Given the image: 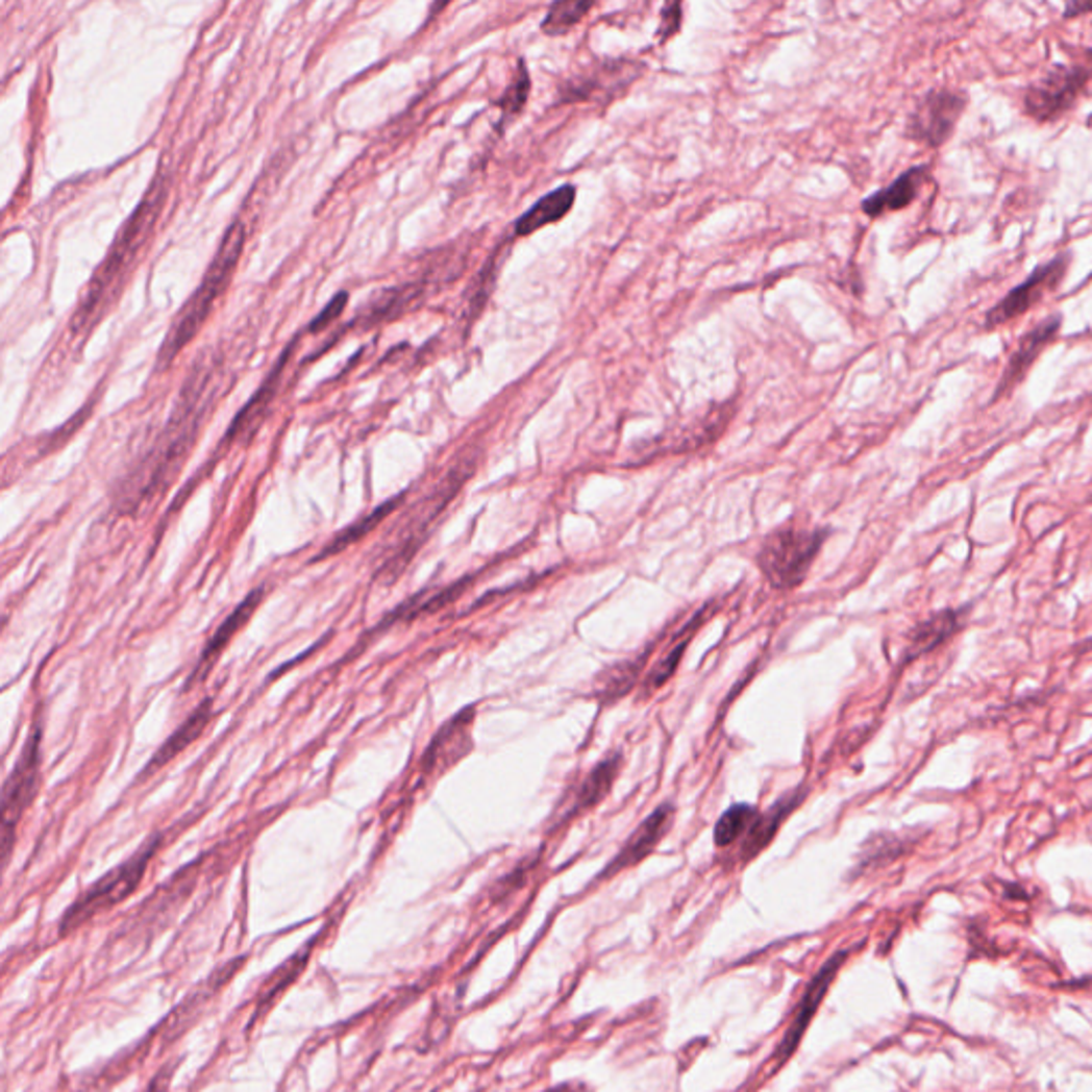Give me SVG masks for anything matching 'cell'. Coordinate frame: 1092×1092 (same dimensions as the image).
<instances>
[{
  "label": "cell",
  "instance_id": "7",
  "mask_svg": "<svg viewBox=\"0 0 1092 1092\" xmlns=\"http://www.w3.org/2000/svg\"><path fill=\"white\" fill-rule=\"evenodd\" d=\"M41 735L43 727L41 721L34 719L30 725L28 739L20 751V758L9 772L3 786V845H5V862L11 855L16 828L20 819L32 804L39 788L41 777Z\"/></svg>",
  "mask_w": 1092,
  "mask_h": 1092
},
{
  "label": "cell",
  "instance_id": "22",
  "mask_svg": "<svg viewBox=\"0 0 1092 1092\" xmlns=\"http://www.w3.org/2000/svg\"><path fill=\"white\" fill-rule=\"evenodd\" d=\"M291 352H293V348H289V350L280 356L276 370H273V372L269 374V378L260 384V389L256 391V395H254V397L244 405L242 413H240V415L235 417V421L231 423V429H229V433H226L224 444H229V442L240 440V438H248V436L254 433V429H258V423L263 421V417H265V413H267L269 401L273 399V395H276V391H278L280 374H282V370H284V366H287V361H289V354H291Z\"/></svg>",
  "mask_w": 1092,
  "mask_h": 1092
},
{
  "label": "cell",
  "instance_id": "18",
  "mask_svg": "<svg viewBox=\"0 0 1092 1092\" xmlns=\"http://www.w3.org/2000/svg\"><path fill=\"white\" fill-rule=\"evenodd\" d=\"M263 598H265V587H256V589H252L250 594H248V596H246V598H244V600L233 609V613H231L229 617H226V619L222 621V625L212 634V639L207 641V645H205V649L201 651V657H199V662H197V666H195V670H193L191 686H193V682L203 680V678L207 676V672H209V668L216 664L218 655L226 649V645L231 643L233 636H235V634H238V631H240V629L250 621V617H252V615L256 613V609L260 606Z\"/></svg>",
  "mask_w": 1092,
  "mask_h": 1092
},
{
  "label": "cell",
  "instance_id": "32",
  "mask_svg": "<svg viewBox=\"0 0 1092 1092\" xmlns=\"http://www.w3.org/2000/svg\"><path fill=\"white\" fill-rule=\"evenodd\" d=\"M529 90H531V79H529V73H527V67L523 60H519L517 65V73H515V79L511 81L508 90L502 95V99H499L495 105L502 109V120H513L515 116H519L529 99Z\"/></svg>",
  "mask_w": 1092,
  "mask_h": 1092
},
{
  "label": "cell",
  "instance_id": "16",
  "mask_svg": "<svg viewBox=\"0 0 1092 1092\" xmlns=\"http://www.w3.org/2000/svg\"><path fill=\"white\" fill-rule=\"evenodd\" d=\"M804 796H806V788L790 790L770 809H766V811H762L758 815L753 826L747 830V835L741 841V849H739V862L741 864L751 862L758 853H762L772 843V839H775V835L779 833L781 824L794 813V809H798L802 804Z\"/></svg>",
  "mask_w": 1092,
  "mask_h": 1092
},
{
  "label": "cell",
  "instance_id": "5",
  "mask_svg": "<svg viewBox=\"0 0 1092 1092\" xmlns=\"http://www.w3.org/2000/svg\"><path fill=\"white\" fill-rule=\"evenodd\" d=\"M826 536V529H775L762 540L755 562L772 587L779 591L796 589L822 551Z\"/></svg>",
  "mask_w": 1092,
  "mask_h": 1092
},
{
  "label": "cell",
  "instance_id": "13",
  "mask_svg": "<svg viewBox=\"0 0 1092 1092\" xmlns=\"http://www.w3.org/2000/svg\"><path fill=\"white\" fill-rule=\"evenodd\" d=\"M1061 325H1063V316L1054 314L1050 318H1045V321H1041L1039 325H1035L1026 336H1022L1018 348L1012 352L1008 361L1003 376H1000L994 389V401L1006 395H1012V391L1026 378L1028 370L1035 366L1037 356L1054 342V338L1061 331Z\"/></svg>",
  "mask_w": 1092,
  "mask_h": 1092
},
{
  "label": "cell",
  "instance_id": "20",
  "mask_svg": "<svg viewBox=\"0 0 1092 1092\" xmlns=\"http://www.w3.org/2000/svg\"><path fill=\"white\" fill-rule=\"evenodd\" d=\"M926 179H928V167L909 169L900 177H896L890 187L882 189L879 193L871 195L869 199H864L862 212L871 218H879L884 214L904 209L907 205H912L916 201Z\"/></svg>",
  "mask_w": 1092,
  "mask_h": 1092
},
{
  "label": "cell",
  "instance_id": "15",
  "mask_svg": "<svg viewBox=\"0 0 1092 1092\" xmlns=\"http://www.w3.org/2000/svg\"><path fill=\"white\" fill-rule=\"evenodd\" d=\"M472 719L474 706H468L442 725V730L433 737L429 749L423 755V775L448 768L472 749Z\"/></svg>",
  "mask_w": 1092,
  "mask_h": 1092
},
{
  "label": "cell",
  "instance_id": "38",
  "mask_svg": "<svg viewBox=\"0 0 1092 1092\" xmlns=\"http://www.w3.org/2000/svg\"><path fill=\"white\" fill-rule=\"evenodd\" d=\"M1086 649H1092V639L1086 643Z\"/></svg>",
  "mask_w": 1092,
  "mask_h": 1092
},
{
  "label": "cell",
  "instance_id": "35",
  "mask_svg": "<svg viewBox=\"0 0 1092 1092\" xmlns=\"http://www.w3.org/2000/svg\"><path fill=\"white\" fill-rule=\"evenodd\" d=\"M167 1088H169V1071L165 1069V1071H160V1073L152 1079V1084L148 1086L146 1092H167Z\"/></svg>",
  "mask_w": 1092,
  "mask_h": 1092
},
{
  "label": "cell",
  "instance_id": "19",
  "mask_svg": "<svg viewBox=\"0 0 1092 1092\" xmlns=\"http://www.w3.org/2000/svg\"><path fill=\"white\" fill-rule=\"evenodd\" d=\"M212 717H214V700L205 698V700H201L197 704V709L184 721H181V725L175 727V733L150 758L148 766L142 772V779L152 777L154 772H158L163 766H167L171 760H175L181 751L189 749L205 733V727L209 725Z\"/></svg>",
  "mask_w": 1092,
  "mask_h": 1092
},
{
  "label": "cell",
  "instance_id": "25",
  "mask_svg": "<svg viewBox=\"0 0 1092 1092\" xmlns=\"http://www.w3.org/2000/svg\"><path fill=\"white\" fill-rule=\"evenodd\" d=\"M643 666H645V655H636L634 660H625V662H617L609 666L606 670L598 674L591 696H594L602 706L617 702L619 698L627 696L634 690Z\"/></svg>",
  "mask_w": 1092,
  "mask_h": 1092
},
{
  "label": "cell",
  "instance_id": "29",
  "mask_svg": "<svg viewBox=\"0 0 1092 1092\" xmlns=\"http://www.w3.org/2000/svg\"><path fill=\"white\" fill-rule=\"evenodd\" d=\"M907 847H909V841L904 837H898L894 833H877L862 845L860 858H858V871L884 867V864L902 855Z\"/></svg>",
  "mask_w": 1092,
  "mask_h": 1092
},
{
  "label": "cell",
  "instance_id": "24",
  "mask_svg": "<svg viewBox=\"0 0 1092 1092\" xmlns=\"http://www.w3.org/2000/svg\"><path fill=\"white\" fill-rule=\"evenodd\" d=\"M621 764H623L621 753L615 751L611 755H604L594 768H591L589 775L585 777V781L580 784V788L576 792L574 806H572L570 813L591 811L594 806H598L609 796V792L613 790L619 770H621Z\"/></svg>",
  "mask_w": 1092,
  "mask_h": 1092
},
{
  "label": "cell",
  "instance_id": "23",
  "mask_svg": "<svg viewBox=\"0 0 1092 1092\" xmlns=\"http://www.w3.org/2000/svg\"><path fill=\"white\" fill-rule=\"evenodd\" d=\"M470 582V578H464L460 582L454 585H448V587H442V589H436V591H421V594L413 596L409 600L401 602L391 615H387L382 619V623L378 625V629L374 631H380V629H387L391 625H397V623H403V621H413L417 617H423V615H431L440 609H444L446 604H450L452 600H457L464 591H466V585Z\"/></svg>",
  "mask_w": 1092,
  "mask_h": 1092
},
{
  "label": "cell",
  "instance_id": "3",
  "mask_svg": "<svg viewBox=\"0 0 1092 1092\" xmlns=\"http://www.w3.org/2000/svg\"><path fill=\"white\" fill-rule=\"evenodd\" d=\"M244 244H246V229H244V224L238 220L229 226V231L224 233L220 248L205 271L203 282L197 287L193 297L177 314L175 323L158 354L160 366H169V363H173V358L181 352V348L191 344L193 338L201 331L216 299L224 293L226 284H229L233 276V269L240 263Z\"/></svg>",
  "mask_w": 1092,
  "mask_h": 1092
},
{
  "label": "cell",
  "instance_id": "36",
  "mask_svg": "<svg viewBox=\"0 0 1092 1092\" xmlns=\"http://www.w3.org/2000/svg\"><path fill=\"white\" fill-rule=\"evenodd\" d=\"M1082 14H1092V5H1090V3H1084V5H1079V3L1073 5V3H1071V5H1067V9H1065V18H1073V16L1077 18V16H1082Z\"/></svg>",
  "mask_w": 1092,
  "mask_h": 1092
},
{
  "label": "cell",
  "instance_id": "2",
  "mask_svg": "<svg viewBox=\"0 0 1092 1092\" xmlns=\"http://www.w3.org/2000/svg\"><path fill=\"white\" fill-rule=\"evenodd\" d=\"M163 203H165V187L163 181H154V184L150 187V191L146 193L142 205L136 207L132 212V216L126 220V224L122 226V231L118 233L105 263L99 267L97 276L93 278V282H90V287L85 289V297L79 305V312L75 316V329H85L90 327V323L95 321V318L99 316L101 307L105 305V301L116 293L118 284H120V278L126 273V269L132 265L136 252L142 250V246L146 244V240L150 238L154 224H156V218L163 209Z\"/></svg>",
  "mask_w": 1092,
  "mask_h": 1092
},
{
  "label": "cell",
  "instance_id": "6",
  "mask_svg": "<svg viewBox=\"0 0 1092 1092\" xmlns=\"http://www.w3.org/2000/svg\"><path fill=\"white\" fill-rule=\"evenodd\" d=\"M158 845H160V835L148 839L140 847V851H134L128 860H124L120 864V867L111 869L95 886H90L67 909V914L63 916V922H60V935L73 933L83 922L93 920L95 916H99L103 912H109L111 907H116L118 902L128 898L136 890V886L142 884V879H144V875L148 871V864L154 858Z\"/></svg>",
  "mask_w": 1092,
  "mask_h": 1092
},
{
  "label": "cell",
  "instance_id": "33",
  "mask_svg": "<svg viewBox=\"0 0 1092 1092\" xmlns=\"http://www.w3.org/2000/svg\"><path fill=\"white\" fill-rule=\"evenodd\" d=\"M346 303H348V293H346V291L338 293V295L329 301V305H327L321 314H318V316L314 318V321L309 323V333L323 331V329L329 327L333 321H338V318H340L342 312H344V307H346Z\"/></svg>",
  "mask_w": 1092,
  "mask_h": 1092
},
{
  "label": "cell",
  "instance_id": "10",
  "mask_svg": "<svg viewBox=\"0 0 1092 1092\" xmlns=\"http://www.w3.org/2000/svg\"><path fill=\"white\" fill-rule=\"evenodd\" d=\"M1069 263H1071V256L1065 252V254H1057L1048 263L1035 267L1031 276L1022 284H1018L1010 295H1006L986 314L984 327L986 329L1003 327L1006 323L1016 321L1018 316L1033 309L1045 295L1061 287V282L1067 276Z\"/></svg>",
  "mask_w": 1092,
  "mask_h": 1092
},
{
  "label": "cell",
  "instance_id": "17",
  "mask_svg": "<svg viewBox=\"0 0 1092 1092\" xmlns=\"http://www.w3.org/2000/svg\"><path fill=\"white\" fill-rule=\"evenodd\" d=\"M730 413L733 409L725 403L709 407L706 413L690 419L686 425H678L676 429L666 431L662 438H655L653 448L655 450L666 448L670 452H680V450H694L698 446H704L721 433Z\"/></svg>",
  "mask_w": 1092,
  "mask_h": 1092
},
{
  "label": "cell",
  "instance_id": "31",
  "mask_svg": "<svg viewBox=\"0 0 1092 1092\" xmlns=\"http://www.w3.org/2000/svg\"><path fill=\"white\" fill-rule=\"evenodd\" d=\"M690 629H692V625L688 627V631H682V636L678 639V643H672V647L666 651V655H664V657L655 664V668L649 672L647 682H645V690H647L649 694L655 692V690H660V688H664L666 682L674 676V672H676V668H678V664H680V657H682V653H686V649H688V645H690V641H692Z\"/></svg>",
  "mask_w": 1092,
  "mask_h": 1092
},
{
  "label": "cell",
  "instance_id": "27",
  "mask_svg": "<svg viewBox=\"0 0 1092 1092\" xmlns=\"http://www.w3.org/2000/svg\"><path fill=\"white\" fill-rule=\"evenodd\" d=\"M959 629V615L953 611H943L926 621H922L907 639L904 660L912 662L933 649H937L941 643H945L949 636Z\"/></svg>",
  "mask_w": 1092,
  "mask_h": 1092
},
{
  "label": "cell",
  "instance_id": "14",
  "mask_svg": "<svg viewBox=\"0 0 1092 1092\" xmlns=\"http://www.w3.org/2000/svg\"><path fill=\"white\" fill-rule=\"evenodd\" d=\"M672 819H674V806L670 802H664L655 811H651L643 819L641 826L629 835L621 851L611 860V864L602 871L600 877H613L621 871L636 867V864H641L649 853H653V849L666 837Z\"/></svg>",
  "mask_w": 1092,
  "mask_h": 1092
},
{
  "label": "cell",
  "instance_id": "11",
  "mask_svg": "<svg viewBox=\"0 0 1092 1092\" xmlns=\"http://www.w3.org/2000/svg\"><path fill=\"white\" fill-rule=\"evenodd\" d=\"M965 107L967 97L959 90L935 88L926 93V97L914 109L912 118H909L907 136L928 148H939L951 136Z\"/></svg>",
  "mask_w": 1092,
  "mask_h": 1092
},
{
  "label": "cell",
  "instance_id": "12",
  "mask_svg": "<svg viewBox=\"0 0 1092 1092\" xmlns=\"http://www.w3.org/2000/svg\"><path fill=\"white\" fill-rule=\"evenodd\" d=\"M643 73V65L631 60H604L589 67L560 85V103L600 101L609 103L623 95L629 83Z\"/></svg>",
  "mask_w": 1092,
  "mask_h": 1092
},
{
  "label": "cell",
  "instance_id": "8",
  "mask_svg": "<svg viewBox=\"0 0 1092 1092\" xmlns=\"http://www.w3.org/2000/svg\"><path fill=\"white\" fill-rule=\"evenodd\" d=\"M1092 77L1088 65H1059L1033 83L1024 95V111L1037 122H1054L1082 97Z\"/></svg>",
  "mask_w": 1092,
  "mask_h": 1092
},
{
  "label": "cell",
  "instance_id": "37",
  "mask_svg": "<svg viewBox=\"0 0 1092 1092\" xmlns=\"http://www.w3.org/2000/svg\"><path fill=\"white\" fill-rule=\"evenodd\" d=\"M544 1092H582V1090H580V1088H578L576 1084H572V1082H566V1084L553 1086V1088H549V1090H544Z\"/></svg>",
  "mask_w": 1092,
  "mask_h": 1092
},
{
  "label": "cell",
  "instance_id": "34",
  "mask_svg": "<svg viewBox=\"0 0 1092 1092\" xmlns=\"http://www.w3.org/2000/svg\"><path fill=\"white\" fill-rule=\"evenodd\" d=\"M680 11H682L680 3H670V5L664 7V11H662V26L657 30L662 41L672 36L678 30V26H680Z\"/></svg>",
  "mask_w": 1092,
  "mask_h": 1092
},
{
  "label": "cell",
  "instance_id": "21",
  "mask_svg": "<svg viewBox=\"0 0 1092 1092\" xmlns=\"http://www.w3.org/2000/svg\"><path fill=\"white\" fill-rule=\"evenodd\" d=\"M576 201V189L572 184H564L562 189L544 195L542 199H538L523 216L517 218L515 222V235L517 238H527L540 229H544V226H549L553 222H560L574 205Z\"/></svg>",
  "mask_w": 1092,
  "mask_h": 1092
},
{
  "label": "cell",
  "instance_id": "4",
  "mask_svg": "<svg viewBox=\"0 0 1092 1092\" xmlns=\"http://www.w3.org/2000/svg\"><path fill=\"white\" fill-rule=\"evenodd\" d=\"M472 468L474 464H468V462L454 466L446 474V478L433 489V493L425 497L423 502H419V506L413 511L409 519L395 531V540L389 544V551L382 555L374 578L389 585L401 576V572L407 568L409 562H413V557L417 555V551L427 540L431 525L438 521V517L448 506L450 499L457 495L462 485L472 474Z\"/></svg>",
  "mask_w": 1092,
  "mask_h": 1092
},
{
  "label": "cell",
  "instance_id": "26",
  "mask_svg": "<svg viewBox=\"0 0 1092 1092\" xmlns=\"http://www.w3.org/2000/svg\"><path fill=\"white\" fill-rule=\"evenodd\" d=\"M403 497H405V493H399V495H395L393 499H387L384 504H380V506H378L376 511H372L370 515H366L363 519L354 521V523L348 525L346 529L338 531V533H336V536H333V538L323 546L321 553H318V555L314 557V562L331 560V557H336L338 553L346 551L348 546H352V544L358 542L361 538H366V536H368L370 531H374L376 525H380V523H382V521H384V519H387L395 508L401 506Z\"/></svg>",
  "mask_w": 1092,
  "mask_h": 1092
},
{
  "label": "cell",
  "instance_id": "30",
  "mask_svg": "<svg viewBox=\"0 0 1092 1092\" xmlns=\"http://www.w3.org/2000/svg\"><path fill=\"white\" fill-rule=\"evenodd\" d=\"M591 9H594V3H587V0H566V3H555L551 5L549 14H546V18L542 20V32L551 34V36H562L570 28H574Z\"/></svg>",
  "mask_w": 1092,
  "mask_h": 1092
},
{
  "label": "cell",
  "instance_id": "1",
  "mask_svg": "<svg viewBox=\"0 0 1092 1092\" xmlns=\"http://www.w3.org/2000/svg\"><path fill=\"white\" fill-rule=\"evenodd\" d=\"M201 409L203 405L195 391L189 393V389H184L165 431L148 452V457L130 474L122 495V508L136 511L165 491L193 448Z\"/></svg>",
  "mask_w": 1092,
  "mask_h": 1092
},
{
  "label": "cell",
  "instance_id": "9",
  "mask_svg": "<svg viewBox=\"0 0 1092 1092\" xmlns=\"http://www.w3.org/2000/svg\"><path fill=\"white\" fill-rule=\"evenodd\" d=\"M847 955H849V949H839L837 953H833L830 959L822 967H819V971L813 975V979L804 988L800 1000L796 1003L794 1016H792V1020H790V1024H788L779 1045L775 1048V1052H772V1057H770L772 1071L781 1069L792 1059V1054L798 1050V1045H800V1041H802L811 1020L815 1018L819 1006H822V1000L828 994L833 982L837 979V973L843 967V963L847 961Z\"/></svg>",
  "mask_w": 1092,
  "mask_h": 1092
},
{
  "label": "cell",
  "instance_id": "28",
  "mask_svg": "<svg viewBox=\"0 0 1092 1092\" xmlns=\"http://www.w3.org/2000/svg\"><path fill=\"white\" fill-rule=\"evenodd\" d=\"M760 813L762 811H758L753 804H745V802L733 804L717 819L715 830H713L715 845L723 849V847H733L735 843L743 841V837L753 826Z\"/></svg>",
  "mask_w": 1092,
  "mask_h": 1092
}]
</instances>
